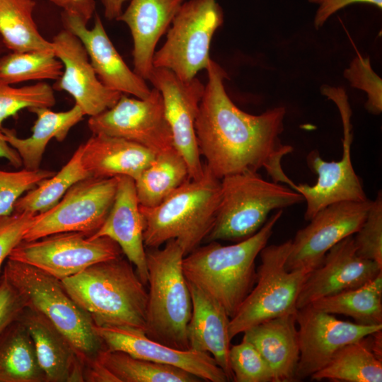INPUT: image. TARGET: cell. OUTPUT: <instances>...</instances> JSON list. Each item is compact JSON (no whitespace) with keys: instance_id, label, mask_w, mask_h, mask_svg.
I'll return each instance as SVG.
<instances>
[{"instance_id":"cell-1","label":"cell","mask_w":382,"mask_h":382,"mask_svg":"<svg viewBox=\"0 0 382 382\" xmlns=\"http://www.w3.org/2000/svg\"><path fill=\"white\" fill-rule=\"evenodd\" d=\"M207 81L195 123L200 156L219 179L245 171L265 169L275 183L291 189L296 185L284 173L282 160L293 151L280 139L284 130V107L254 115L239 109L224 85L226 72L210 60Z\"/></svg>"},{"instance_id":"cell-2","label":"cell","mask_w":382,"mask_h":382,"mask_svg":"<svg viewBox=\"0 0 382 382\" xmlns=\"http://www.w3.org/2000/svg\"><path fill=\"white\" fill-rule=\"evenodd\" d=\"M282 212L277 210L248 238L228 245L207 242L183 259L187 281L216 300L231 318L254 286L256 257L267 245Z\"/></svg>"},{"instance_id":"cell-3","label":"cell","mask_w":382,"mask_h":382,"mask_svg":"<svg viewBox=\"0 0 382 382\" xmlns=\"http://www.w3.org/2000/svg\"><path fill=\"white\" fill-rule=\"evenodd\" d=\"M61 281L94 324L145 331L148 291L127 259L100 262Z\"/></svg>"},{"instance_id":"cell-4","label":"cell","mask_w":382,"mask_h":382,"mask_svg":"<svg viewBox=\"0 0 382 382\" xmlns=\"http://www.w3.org/2000/svg\"><path fill=\"white\" fill-rule=\"evenodd\" d=\"M221 199V179L204 163L202 175L189 179L153 207L140 206L144 243L159 248L176 240L185 255L204 241L210 233Z\"/></svg>"},{"instance_id":"cell-5","label":"cell","mask_w":382,"mask_h":382,"mask_svg":"<svg viewBox=\"0 0 382 382\" xmlns=\"http://www.w3.org/2000/svg\"><path fill=\"white\" fill-rule=\"evenodd\" d=\"M148 302L145 335L173 348L190 349L187 335L192 300L183 270L184 250L175 239L146 248Z\"/></svg>"},{"instance_id":"cell-6","label":"cell","mask_w":382,"mask_h":382,"mask_svg":"<svg viewBox=\"0 0 382 382\" xmlns=\"http://www.w3.org/2000/svg\"><path fill=\"white\" fill-rule=\"evenodd\" d=\"M3 274L26 307L45 316L70 342L83 365L105 349L91 317L72 299L62 281L32 265L7 259Z\"/></svg>"},{"instance_id":"cell-7","label":"cell","mask_w":382,"mask_h":382,"mask_svg":"<svg viewBox=\"0 0 382 382\" xmlns=\"http://www.w3.org/2000/svg\"><path fill=\"white\" fill-rule=\"evenodd\" d=\"M291 187L245 171L221 179V199L213 227L204 240L241 241L255 234L273 210L302 202Z\"/></svg>"},{"instance_id":"cell-8","label":"cell","mask_w":382,"mask_h":382,"mask_svg":"<svg viewBox=\"0 0 382 382\" xmlns=\"http://www.w3.org/2000/svg\"><path fill=\"white\" fill-rule=\"evenodd\" d=\"M291 239L265 246L260 253L256 284L229 323V335L235 336L267 320L296 313L301 287L311 270L288 271L285 264Z\"/></svg>"},{"instance_id":"cell-9","label":"cell","mask_w":382,"mask_h":382,"mask_svg":"<svg viewBox=\"0 0 382 382\" xmlns=\"http://www.w3.org/2000/svg\"><path fill=\"white\" fill-rule=\"evenodd\" d=\"M223 22L216 0L185 1L168 30L164 45L154 54V67L169 69L183 81L193 79L212 59V39Z\"/></svg>"},{"instance_id":"cell-10","label":"cell","mask_w":382,"mask_h":382,"mask_svg":"<svg viewBox=\"0 0 382 382\" xmlns=\"http://www.w3.org/2000/svg\"><path fill=\"white\" fill-rule=\"evenodd\" d=\"M322 94L333 100L339 108L344 132L343 152L341 159L337 161L323 160L316 150L307 155V164L318 175L317 182L313 185L296 184L293 188L306 202L304 213L306 221H310L320 210L331 204L369 199L352 163V111L345 92L341 88L327 86L323 88Z\"/></svg>"},{"instance_id":"cell-11","label":"cell","mask_w":382,"mask_h":382,"mask_svg":"<svg viewBox=\"0 0 382 382\" xmlns=\"http://www.w3.org/2000/svg\"><path fill=\"white\" fill-rule=\"evenodd\" d=\"M117 177H89L73 185L50 209L34 215L23 241L64 232L91 236L102 226L112 205Z\"/></svg>"},{"instance_id":"cell-12","label":"cell","mask_w":382,"mask_h":382,"mask_svg":"<svg viewBox=\"0 0 382 382\" xmlns=\"http://www.w3.org/2000/svg\"><path fill=\"white\" fill-rule=\"evenodd\" d=\"M122 255L118 244L108 237L91 238L82 233L64 232L22 241L8 259L32 265L62 280Z\"/></svg>"},{"instance_id":"cell-13","label":"cell","mask_w":382,"mask_h":382,"mask_svg":"<svg viewBox=\"0 0 382 382\" xmlns=\"http://www.w3.org/2000/svg\"><path fill=\"white\" fill-rule=\"evenodd\" d=\"M93 134H105L137 143L155 154L174 148L163 98L154 88L141 99L122 94L110 108L89 117Z\"/></svg>"},{"instance_id":"cell-14","label":"cell","mask_w":382,"mask_h":382,"mask_svg":"<svg viewBox=\"0 0 382 382\" xmlns=\"http://www.w3.org/2000/svg\"><path fill=\"white\" fill-rule=\"evenodd\" d=\"M371 203L369 199L343 201L320 210L291 240L286 269L313 270L318 267L331 248L359 230Z\"/></svg>"},{"instance_id":"cell-15","label":"cell","mask_w":382,"mask_h":382,"mask_svg":"<svg viewBox=\"0 0 382 382\" xmlns=\"http://www.w3.org/2000/svg\"><path fill=\"white\" fill-rule=\"evenodd\" d=\"M299 359L296 379L311 376L326 366L347 344L381 330L382 325H365L344 321L308 305L297 310Z\"/></svg>"},{"instance_id":"cell-16","label":"cell","mask_w":382,"mask_h":382,"mask_svg":"<svg viewBox=\"0 0 382 382\" xmlns=\"http://www.w3.org/2000/svg\"><path fill=\"white\" fill-rule=\"evenodd\" d=\"M161 93L166 117L175 149L185 159L190 178H199L204 171L195 123L204 85L197 79L183 81L165 68L154 67L148 79Z\"/></svg>"},{"instance_id":"cell-17","label":"cell","mask_w":382,"mask_h":382,"mask_svg":"<svg viewBox=\"0 0 382 382\" xmlns=\"http://www.w3.org/2000/svg\"><path fill=\"white\" fill-rule=\"evenodd\" d=\"M55 56L63 65L53 89L73 97L85 115L95 116L112 108L122 93L105 87L98 79L80 40L64 29L51 41Z\"/></svg>"},{"instance_id":"cell-18","label":"cell","mask_w":382,"mask_h":382,"mask_svg":"<svg viewBox=\"0 0 382 382\" xmlns=\"http://www.w3.org/2000/svg\"><path fill=\"white\" fill-rule=\"evenodd\" d=\"M93 329L108 350L122 351L137 358L173 366L202 381H228L209 353L173 348L150 339L142 330L131 328L99 326L93 323Z\"/></svg>"},{"instance_id":"cell-19","label":"cell","mask_w":382,"mask_h":382,"mask_svg":"<svg viewBox=\"0 0 382 382\" xmlns=\"http://www.w3.org/2000/svg\"><path fill=\"white\" fill-rule=\"evenodd\" d=\"M382 272L375 261L357 254L353 235L331 248L321 264L311 270L299 292L296 308L339 292L359 287Z\"/></svg>"},{"instance_id":"cell-20","label":"cell","mask_w":382,"mask_h":382,"mask_svg":"<svg viewBox=\"0 0 382 382\" xmlns=\"http://www.w3.org/2000/svg\"><path fill=\"white\" fill-rule=\"evenodd\" d=\"M64 29L76 35L83 45L90 62L100 82L108 88L136 98H147L151 89L145 80L130 69L110 40L99 15L94 25L87 28L79 17L62 12Z\"/></svg>"},{"instance_id":"cell-21","label":"cell","mask_w":382,"mask_h":382,"mask_svg":"<svg viewBox=\"0 0 382 382\" xmlns=\"http://www.w3.org/2000/svg\"><path fill=\"white\" fill-rule=\"evenodd\" d=\"M117 178V191L110 210L100 228L89 238L108 237L116 242L146 286L148 270L143 238L144 220L134 180L128 176Z\"/></svg>"},{"instance_id":"cell-22","label":"cell","mask_w":382,"mask_h":382,"mask_svg":"<svg viewBox=\"0 0 382 382\" xmlns=\"http://www.w3.org/2000/svg\"><path fill=\"white\" fill-rule=\"evenodd\" d=\"M185 0H130L117 19L129 28L133 40L134 71L148 80L156 46L168 30Z\"/></svg>"},{"instance_id":"cell-23","label":"cell","mask_w":382,"mask_h":382,"mask_svg":"<svg viewBox=\"0 0 382 382\" xmlns=\"http://www.w3.org/2000/svg\"><path fill=\"white\" fill-rule=\"evenodd\" d=\"M187 285L192 300L187 328L190 349L211 354L228 381H233L229 363L231 318L216 300L188 282Z\"/></svg>"},{"instance_id":"cell-24","label":"cell","mask_w":382,"mask_h":382,"mask_svg":"<svg viewBox=\"0 0 382 382\" xmlns=\"http://www.w3.org/2000/svg\"><path fill=\"white\" fill-rule=\"evenodd\" d=\"M19 319L31 336L46 382H83V365L75 349L45 316L26 307Z\"/></svg>"},{"instance_id":"cell-25","label":"cell","mask_w":382,"mask_h":382,"mask_svg":"<svg viewBox=\"0 0 382 382\" xmlns=\"http://www.w3.org/2000/svg\"><path fill=\"white\" fill-rule=\"evenodd\" d=\"M269 366L273 382L296 381L299 344L296 313L260 323L243 332Z\"/></svg>"},{"instance_id":"cell-26","label":"cell","mask_w":382,"mask_h":382,"mask_svg":"<svg viewBox=\"0 0 382 382\" xmlns=\"http://www.w3.org/2000/svg\"><path fill=\"white\" fill-rule=\"evenodd\" d=\"M81 146L82 163L94 178L128 176L135 180L156 155L137 143L105 134H93Z\"/></svg>"},{"instance_id":"cell-27","label":"cell","mask_w":382,"mask_h":382,"mask_svg":"<svg viewBox=\"0 0 382 382\" xmlns=\"http://www.w3.org/2000/svg\"><path fill=\"white\" fill-rule=\"evenodd\" d=\"M29 110L37 116L29 137H18L14 129L2 127L1 131L7 142L19 154L24 168L36 170L40 168L48 143L52 139L62 141L85 115L76 104L62 112L52 111L50 108H35Z\"/></svg>"},{"instance_id":"cell-28","label":"cell","mask_w":382,"mask_h":382,"mask_svg":"<svg viewBox=\"0 0 382 382\" xmlns=\"http://www.w3.org/2000/svg\"><path fill=\"white\" fill-rule=\"evenodd\" d=\"M0 382H46L31 336L19 318L0 333Z\"/></svg>"},{"instance_id":"cell-29","label":"cell","mask_w":382,"mask_h":382,"mask_svg":"<svg viewBox=\"0 0 382 382\" xmlns=\"http://www.w3.org/2000/svg\"><path fill=\"white\" fill-rule=\"evenodd\" d=\"M190 178L187 165L174 148L155 155L134 180L140 206L153 207Z\"/></svg>"},{"instance_id":"cell-30","label":"cell","mask_w":382,"mask_h":382,"mask_svg":"<svg viewBox=\"0 0 382 382\" xmlns=\"http://www.w3.org/2000/svg\"><path fill=\"white\" fill-rule=\"evenodd\" d=\"M369 335L340 349L330 362L310 377L347 382H381L382 359L373 352Z\"/></svg>"},{"instance_id":"cell-31","label":"cell","mask_w":382,"mask_h":382,"mask_svg":"<svg viewBox=\"0 0 382 382\" xmlns=\"http://www.w3.org/2000/svg\"><path fill=\"white\" fill-rule=\"evenodd\" d=\"M310 305L330 314L349 316L358 324L382 325V272L359 287L321 298Z\"/></svg>"},{"instance_id":"cell-32","label":"cell","mask_w":382,"mask_h":382,"mask_svg":"<svg viewBox=\"0 0 382 382\" xmlns=\"http://www.w3.org/2000/svg\"><path fill=\"white\" fill-rule=\"evenodd\" d=\"M35 5L34 0H0V35L12 52L53 50L34 21Z\"/></svg>"},{"instance_id":"cell-33","label":"cell","mask_w":382,"mask_h":382,"mask_svg":"<svg viewBox=\"0 0 382 382\" xmlns=\"http://www.w3.org/2000/svg\"><path fill=\"white\" fill-rule=\"evenodd\" d=\"M98 359L118 382H199L197 376L182 369L134 357L122 351L103 349Z\"/></svg>"},{"instance_id":"cell-34","label":"cell","mask_w":382,"mask_h":382,"mask_svg":"<svg viewBox=\"0 0 382 382\" xmlns=\"http://www.w3.org/2000/svg\"><path fill=\"white\" fill-rule=\"evenodd\" d=\"M81 144L69 161L52 176L21 196L15 203L13 212L39 214L54 206L77 182L91 177L82 163Z\"/></svg>"},{"instance_id":"cell-35","label":"cell","mask_w":382,"mask_h":382,"mask_svg":"<svg viewBox=\"0 0 382 382\" xmlns=\"http://www.w3.org/2000/svg\"><path fill=\"white\" fill-rule=\"evenodd\" d=\"M63 65L53 50L14 52L0 57V84L57 80Z\"/></svg>"},{"instance_id":"cell-36","label":"cell","mask_w":382,"mask_h":382,"mask_svg":"<svg viewBox=\"0 0 382 382\" xmlns=\"http://www.w3.org/2000/svg\"><path fill=\"white\" fill-rule=\"evenodd\" d=\"M54 104V89L47 83L22 87L0 84V130L4 120L24 108H51Z\"/></svg>"},{"instance_id":"cell-37","label":"cell","mask_w":382,"mask_h":382,"mask_svg":"<svg viewBox=\"0 0 382 382\" xmlns=\"http://www.w3.org/2000/svg\"><path fill=\"white\" fill-rule=\"evenodd\" d=\"M229 363L236 382H273L269 366L248 340L231 346Z\"/></svg>"},{"instance_id":"cell-38","label":"cell","mask_w":382,"mask_h":382,"mask_svg":"<svg viewBox=\"0 0 382 382\" xmlns=\"http://www.w3.org/2000/svg\"><path fill=\"white\" fill-rule=\"evenodd\" d=\"M55 172L38 168L18 171L0 170V217L13 212L14 204L24 192L33 190Z\"/></svg>"},{"instance_id":"cell-39","label":"cell","mask_w":382,"mask_h":382,"mask_svg":"<svg viewBox=\"0 0 382 382\" xmlns=\"http://www.w3.org/2000/svg\"><path fill=\"white\" fill-rule=\"evenodd\" d=\"M357 254L382 267V195L371 201L366 216L353 235Z\"/></svg>"},{"instance_id":"cell-40","label":"cell","mask_w":382,"mask_h":382,"mask_svg":"<svg viewBox=\"0 0 382 382\" xmlns=\"http://www.w3.org/2000/svg\"><path fill=\"white\" fill-rule=\"evenodd\" d=\"M344 75L352 87L366 93V110L375 115L380 114L382 111V81L371 69L369 58L358 54L349 67L345 70Z\"/></svg>"},{"instance_id":"cell-41","label":"cell","mask_w":382,"mask_h":382,"mask_svg":"<svg viewBox=\"0 0 382 382\" xmlns=\"http://www.w3.org/2000/svg\"><path fill=\"white\" fill-rule=\"evenodd\" d=\"M34 215L30 212H13L0 217V279L3 262L8 259L12 250L23 241Z\"/></svg>"},{"instance_id":"cell-42","label":"cell","mask_w":382,"mask_h":382,"mask_svg":"<svg viewBox=\"0 0 382 382\" xmlns=\"http://www.w3.org/2000/svg\"><path fill=\"white\" fill-rule=\"evenodd\" d=\"M25 308L22 296L2 273L0 279V333L18 320Z\"/></svg>"},{"instance_id":"cell-43","label":"cell","mask_w":382,"mask_h":382,"mask_svg":"<svg viewBox=\"0 0 382 382\" xmlns=\"http://www.w3.org/2000/svg\"><path fill=\"white\" fill-rule=\"evenodd\" d=\"M311 3L318 4L319 8L314 18L316 29L321 27L328 18L338 10L354 3H366L382 7V0H308Z\"/></svg>"},{"instance_id":"cell-44","label":"cell","mask_w":382,"mask_h":382,"mask_svg":"<svg viewBox=\"0 0 382 382\" xmlns=\"http://www.w3.org/2000/svg\"><path fill=\"white\" fill-rule=\"evenodd\" d=\"M62 9L63 12L76 16L86 24L92 18L96 10L94 0H49Z\"/></svg>"},{"instance_id":"cell-45","label":"cell","mask_w":382,"mask_h":382,"mask_svg":"<svg viewBox=\"0 0 382 382\" xmlns=\"http://www.w3.org/2000/svg\"><path fill=\"white\" fill-rule=\"evenodd\" d=\"M83 382H118L98 358L83 365Z\"/></svg>"},{"instance_id":"cell-46","label":"cell","mask_w":382,"mask_h":382,"mask_svg":"<svg viewBox=\"0 0 382 382\" xmlns=\"http://www.w3.org/2000/svg\"><path fill=\"white\" fill-rule=\"evenodd\" d=\"M0 158H4L14 167L19 168L23 165L22 160L16 151L6 140L0 130Z\"/></svg>"},{"instance_id":"cell-47","label":"cell","mask_w":382,"mask_h":382,"mask_svg":"<svg viewBox=\"0 0 382 382\" xmlns=\"http://www.w3.org/2000/svg\"><path fill=\"white\" fill-rule=\"evenodd\" d=\"M104 14L109 21L117 20L122 13L124 4L128 0H100Z\"/></svg>"}]
</instances>
